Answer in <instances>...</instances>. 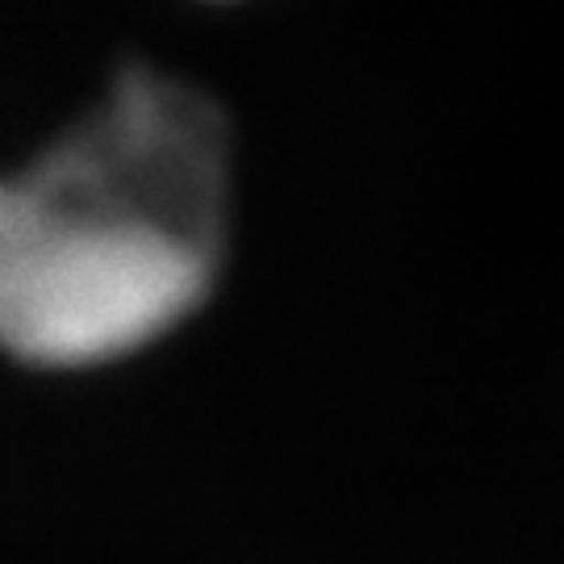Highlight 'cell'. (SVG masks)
<instances>
[{
	"instance_id": "1",
	"label": "cell",
	"mask_w": 564,
	"mask_h": 564,
	"mask_svg": "<svg viewBox=\"0 0 564 564\" xmlns=\"http://www.w3.org/2000/svg\"><path fill=\"white\" fill-rule=\"evenodd\" d=\"M230 130L197 84L126 67L18 172H0V351L97 368L197 314L223 268Z\"/></svg>"
}]
</instances>
